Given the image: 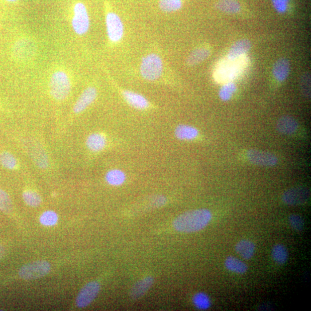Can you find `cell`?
<instances>
[{"mask_svg":"<svg viewBox=\"0 0 311 311\" xmlns=\"http://www.w3.org/2000/svg\"><path fill=\"white\" fill-rule=\"evenodd\" d=\"M310 191L304 187H296L289 189L282 194L283 203L291 206L301 205L308 201Z\"/></svg>","mask_w":311,"mask_h":311,"instance_id":"cell-8","label":"cell"},{"mask_svg":"<svg viewBox=\"0 0 311 311\" xmlns=\"http://www.w3.org/2000/svg\"><path fill=\"white\" fill-rule=\"evenodd\" d=\"M51 265L46 261H37L27 263L20 269V277L25 280H34L46 276L50 273Z\"/></svg>","mask_w":311,"mask_h":311,"instance_id":"cell-6","label":"cell"},{"mask_svg":"<svg viewBox=\"0 0 311 311\" xmlns=\"http://www.w3.org/2000/svg\"><path fill=\"white\" fill-rule=\"evenodd\" d=\"M107 144L106 136L101 133H92L86 140V147L90 151L96 152H100L105 148Z\"/></svg>","mask_w":311,"mask_h":311,"instance_id":"cell-17","label":"cell"},{"mask_svg":"<svg viewBox=\"0 0 311 311\" xmlns=\"http://www.w3.org/2000/svg\"><path fill=\"white\" fill-rule=\"evenodd\" d=\"M125 173L118 169H113L109 171L106 174L105 179L106 182L112 186H118L124 184L125 182Z\"/></svg>","mask_w":311,"mask_h":311,"instance_id":"cell-24","label":"cell"},{"mask_svg":"<svg viewBox=\"0 0 311 311\" xmlns=\"http://www.w3.org/2000/svg\"><path fill=\"white\" fill-rule=\"evenodd\" d=\"M211 50L207 47H201L196 49L189 55L187 59V64L190 66H195L200 64L210 56Z\"/></svg>","mask_w":311,"mask_h":311,"instance_id":"cell-20","label":"cell"},{"mask_svg":"<svg viewBox=\"0 0 311 311\" xmlns=\"http://www.w3.org/2000/svg\"><path fill=\"white\" fill-rule=\"evenodd\" d=\"M236 85L234 82H227L223 84L219 91V97L223 101H228L231 99L236 92Z\"/></svg>","mask_w":311,"mask_h":311,"instance_id":"cell-28","label":"cell"},{"mask_svg":"<svg viewBox=\"0 0 311 311\" xmlns=\"http://www.w3.org/2000/svg\"><path fill=\"white\" fill-rule=\"evenodd\" d=\"M300 88L304 95L307 97H310V75L307 72L302 74L300 78Z\"/></svg>","mask_w":311,"mask_h":311,"instance_id":"cell-34","label":"cell"},{"mask_svg":"<svg viewBox=\"0 0 311 311\" xmlns=\"http://www.w3.org/2000/svg\"><path fill=\"white\" fill-rule=\"evenodd\" d=\"M36 46L33 41L29 39H22L15 43L13 53L14 56L20 60H28L36 52Z\"/></svg>","mask_w":311,"mask_h":311,"instance_id":"cell-11","label":"cell"},{"mask_svg":"<svg viewBox=\"0 0 311 311\" xmlns=\"http://www.w3.org/2000/svg\"><path fill=\"white\" fill-rule=\"evenodd\" d=\"M199 135L197 129L191 126L179 125L175 130V135L180 140H192L196 139Z\"/></svg>","mask_w":311,"mask_h":311,"instance_id":"cell-21","label":"cell"},{"mask_svg":"<svg viewBox=\"0 0 311 311\" xmlns=\"http://www.w3.org/2000/svg\"><path fill=\"white\" fill-rule=\"evenodd\" d=\"M247 157L251 163L262 166H274L278 163L277 157L273 153L257 149H251L248 151Z\"/></svg>","mask_w":311,"mask_h":311,"instance_id":"cell-10","label":"cell"},{"mask_svg":"<svg viewBox=\"0 0 311 311\" xmlns=\"http://www.w3.org/2000/svg\"><path fill=\"white\" fill-rule=\"evenodd\" d=\"M275 10L279 13H285L289 0H271Z\"/></svg>","mask_w":311,"mask_h":311,"instance_id":"cell-36","label":"cell"},{"mask_svg":"<svg viewBox=\"0 0 311 311\" xmlns=\"http://www.w3.org/2000/svg\"><path fill=\"white\" fill-rule=\"evenodd\" d=\"M289 224L293 229L296 231H301L304 229V221L300 215H291L288 219Z\"/></svg>","mask_w":311,"mask_h":311,"instance_id":"cell-35","label":"cell"},{"mask_svg":"<svg viewBox=\"0 0 311 311\" xmlns=\"http://www.w3.org/2000/svg\"><path fill=\"white\" fill-rule=\"evenodd\" d=\"M251 47V43L248 39H241L231 47L227 57L232 60L246 56Z\"/></svg>","mask_w":311,"mask_h":311,"instance_id":"cell-15","label":"cell"},{"mask_svg":"<svg viewBox=\"0 0 311 311\" xmlns=\"http://www.w3.org/2000/svg\"><path fill=\"white\" fill-rule=\"evenodd\" d=\"M0 163L3 166L9 170H14L17 165V160L15 156L7 152H3L0 154Z\"/></svg>","mask_w":311,"mask_h":311,"instance_id":"cell-33","label":"cell"},{"mask_svg":"<svg viewBox=\"0 0 311 311\" xmlns=\"http://www.w3.org/2000/svg\"><path fill=\"white\" fill-rule=\"evenodd\" d=\"M212 219V213L206 209L192 210L183 213L173 223L175 230L182 233H193L203 229Z\"/></svg>","mask_w":311,"mask_h":311,"instance_id":"cell-1","label":"cell"},{"mask_svg":"<svg viewBox=\"0 0 311 311\" xmlns=\"http://www.w3.org/2000/svg\"><path fill=\"white\" fill-rule=\"evenodd\" d=\"M290 72V63L285 58H280L275 63L272 73L275 80L282 82L288 77Z\"/></svg>","mask_w":311,"mask_h":311,"instance_id":"cell-16","label":"cell"},{"mask_svg":"<svg viewBox=\"0 0 311 311\" xmlns=\"http://www.w3.org/2000/svg\"><path fill=\"white\" fill-rule=\"evenodd\" d=\"M248 62L246 56L235 60L227 57L222 59L218 63L213 74L215 81L221 84L233 82L243 73Z\"/></svg>","mask_w":311,"mask_h":311,"instance_id":"cell-2","label":"cell"},{"mask_svg":"<svg viewBox=\"0 0 311 311\" xmlns=\"http://www.w3.org/2000/svg\"><path fill=\"white\" fill-rule=\"evenodd\" d=\"M277 129L282 134L291 135L297 131L298 123L292 117L283 116L278 121Z\"/></svg>","mask_w":311,"mask_h":311,"instance_id":"cell-19","label":"cell"},{"mask_svg":"<svg viewBox=\"0 0 311 311\" xmlns=\"http://www.w3.org/2000/svg\"><path fill=\"white\" fill-rule=\"evenodd\" d=\"M255 244L250 240L243 239L235 246V251L239 255L246 260L251 259L255 253Z\"/></svg>","mask_w":311,"mask_h":311,"instance_id":"cell-18","label":"cell"},{"mask_svg":"<svg viewBox=\"0 0 311 311\" xmlns=\"http://www.w3.org/2000/svg\"><path fill=\"white\" fill-rule=\"evenodd\" d=\"M97 95L96 88L89 86L82 92L74 106L73 112L75 114L80 113L89 107L95 100Z\"/></svg>","mask_w":311,"mask_h":311,"instance_id":"cell-12","label":"cell"},{"mask_svg":"<svg viewBox=\"0 0 311 311\" xmlns=\"http://www.w3.org/2000/svg\"><path fill=\"white\" fill-rule=\"evenodd\" d=\"M167 202V199L163 195H156L152 199V204L153 206L160 207L164 205Z\"/></svg>","mask_w":311,"mask_h":311,"instance_id":"cell-37","label":"cell"},{"mask_svg":"<svg viewBox=\"0 0 311 311\" xmlns=\"http://www.w3.org/2000/svg\"><path fill=\"white\" fill-rule=\"evenodd\" d=\"M224 266L231 272L239 274H245L248 270L246 263L233 256H230L226 259Z\"/></svg>","mask_w":311,"mask_h":311,"instance_id":"cell-22","label":"cell"},{"mask_svg":"<svg viewBox=\"0 0 311 311\" xmlns=\"http://www.w3.org/2000/svg\"><path fill=\"white\" fill-rule=\"evenodd\" d=\"M5 1L9 3H15L18 1V0H5Z\"/></svg>","mask_w":311,"mask_h":311,"instance_id":"cell-39","label":"cell"},{"mask_svg":"<svg viewBox=\"0 0 311 311\" xmlns=\"http://www.w3.org/2000/svg\"><path fill=\"white\" fill-rule=\"evenodd\" d=\"M106 25L110 41L117 43L123 39L124 26L119 15L112 11H109L106 15Z\"/></svg>","mask_w":311,"mask_h":311,"instance_id":"cell-7","label":"cell"},{"mask_svg":"<svg viewBox=\"0 0 311 311\" xmlns=\"http://www.w3.org/2000/svg\"><path fill=\"white\" fill-rule=\"evenodd\" d=\"M30 151L31 157L38 167L45 169L48 167V157L42 148L35 146L33 149H30Z\"/></svg>","mask_w":311,"mask_h":311,"instance_id":"cell-23","label":"cell"},{"mask_svg":"<svg viewBox=\"0 0 311 311\" xmlns=\"http://www.w3.org/2000/svg\"><path fill=\"white\" fill-rule=\"evenodd\" d=\"M5 248H4L3 246L0 245V259H1L3 257V256L4 255H5Z\"/></svg>","mask_w":311,"mask_h":311,"instance_id":"cell-38","label":"cell"},{"mask_svg":"<svg viewBox=\"0 0 311 311\" xmlns=\"http://www.w3.org/2000/svg\"><path fill=\"white\" fill-rule=\"evenodd\" d=\"M13 210V202L9 194L0 189V210L10 214Z\"/></svg>","mask_w":311,"mask_h":311,"instance_id":"cell-32","label":"cell"},{"mask_svg":"<svg viewBox=\"0 0 311 311\" xmlns=\"http://www.w3.org/2000/svg\"><path fill=\"white\" fill-rule=\"evenodd\" d=\"M58 216L56 212L52 211H47L43 212L39 218L42 225L46 227H52L57 223Z\"/></svg>","mask_w":311,"mask_h":311,"instance_id":"cell-30","label":"cell"},{"mask_svg":"<svg viewBox=\"0 0 311 311\" xmlns=\"http://www.w3.org/2000/svg\"><path fill=\"white\" fill-rule=\"evenodd\" d=\"M195 306L199 309H208L211 305V301L208 295L204 293L196 294L193 297Z\"/></svg>","mask_w":311,"mask_h":311,"instance_id":"cell-31","label":"cell"},{"mask_svg":"<svg viewBox=\"0 0 311 311\" xmlns=\"http://www.w3.org/2000/svg\"><path fill=\"white\" fill-rule=\"evenodd\" d=\"M122 94L127 103L133 108L143 110L149 107V102L147 98L139 93L124 90Z\"/></svg>","mask_w":311,"mask_h":311,"instance_id":"cell-13","label":"cell"},{"mask_svg":"<svg viewBox=\"0 0 311 311\" xmlns=\"http://www.w3.org/2000/svg\"><path fill=\"white\" fill-rule=\"evenodd\" d=\"M50 93L53 99L57 100H65L71 90L70 78L64 71L58 70L53 73L50 78Z\"/></svg>","mask_w":311,"mask_h":311,"instance_id":"cell-3","label":"cell"},{"mask_svg":"<svg viewBox=\"0 0 311 311\" xmlns=\"http://www.w3.org/2000/svg\"><path fill=\"white\" fill-rule=\"evenodd\" d=\"M72 26L74 32L78 35H85L89 29L88 11L83 3L77 2L73 6Z\"/></svg>","mask_w":311,"mask_h":311,"instance_id":"cell-5","label":"cell"},{"mask_svg":"<svg viewBox=\"0 0 311 311\" xmlns=\"http://www.w3.org/2000/svg\"><path fill=\"white\" fill-rule=\"evenodd\" d=\"M158 4L160 9L167 13L178 11L183 6L182 0H159Z\"/></svg>","mask_w":311,"mask_h":311,"instance_id":"cell-27","label":"cell"},{"mask_svg":"<svg viewBox=\"0 0 311 311\" xmlns=\"http://www.w3.org/2000/svg\"><path fill=\"white\" fill-rule=\"evenodd\" d=\"M216 7L220 11L227 14H235L241 10V6L236 0H219Z\"/></svg>","mask_w":311,"mask_h":311,"instance_id":"cell-25","label":"cell"},{"mask_svg":"<svg viewBox=\"0 0 311 311\" xmlns=\"http://www.w3.org/2000/svg\"><path fill=\"white\" fill-rule=\"evenodd\" d=\"M271 256L275 262L279 265H283L288 261V251L285 246L281 244H277L273 247Z\"/></svg>","mask_w":311,"mask_h":311,"instance_id":"cell-26","label":"cell"},{"mask_svg":"<svg viewBox=\"0 0 311 311\" xmlns=\"http://www.w3.org/2000/svg\"><path fill=\"white\" fill-rule=\"evenodd\" d=\"M23 198L27 204L31 207H37L42 202L41 196L37 192L26 190L23 193Z\"/></svg>","mask_w":311,"mask_h":311,"instance_id":"cell-29","label":"cell"},{"mask_svg":"<svg viewBox=\"0 0 311 311\" xmlns=\"http://www.w3.org/2000/svg\"><path fill=\"white\" fill-rule=\"evenodd\" d=\"M154 279L149 276L140 279L134 285L130 292V296L133 300H138L144 296L153 285Z\"/></svg>","mask_w":311,"mask_h":311,"instance_id":"cell-14","label":"cell"},{"mask_svg":"<svg viewBox=\"0 0 311 311\" xmlns=\"http://www.w3.org/2000/svg\"><path fill=\"white\" fill-rule=\"evenodd\" d=\"M100 286L96 281L89 282L80 291L76 303L78 308H85L91 303L99 293Z\"/></svg>","mask_w":311,"mask_h":311,"instance_id":"cell-9","label":"cell"},{"mask_svg":"<svg viewBox=\"0 0 311 311\" xmlns=\"http://www.w3.org/2000/svg\"><path fill=\"white\" fill-rule=\"evenodd\" d=\"M163 70V61L156 54H148L142 60L140 73L145 80L151 81L158 80L162 74Z\"/></svg>","mask_w":311,"mask_h":311,"instance_id":"cell-4","label":"cell"}]
</instances>
